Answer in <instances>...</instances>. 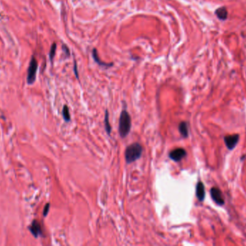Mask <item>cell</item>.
Here are the masks:
<instances>
[{"mask_svg":"<svg viewBox=\"0 0 246 246\" xmlns=\"http://www.w3.org/2000/svg\"><path fill=\"white\" fill-rule=\"evenodd\" d=\"M131 129V118L128 112L123 110L121 112L119 121V133L122 138H125L130 133Z\"/></svg>","mask_w":246,"mask_h":246,"instance_id":"1","label":"cell"},{"mask_svg":"<svg viewBox=\"0 0 246 246\" xmlns=\"http://www.w3.org/2000/svg\"><path fill=\"white\" fill-rule=\"evenodd\" d=\"M143 152V147L139 143H133L127 147L125 152V157L127 163L133 162L140 158Z\"/></svg>","mask_w":246,"mask_h":246,"instance_id":"2","label":"cell"},{"mask_svg":"<svg viewBox=\"0 0 246 246\" xmlns=\"http://www.w3.org/2000/svg\"><path fill=\"white\" fill-rule=\"evenodd\" d=\"M38 67V64L37 60L35 57H33L29 62V67H28L27 76V82L29 85H32L36 81Z\"/></svg>","mask_w":246,"mask_h":246,"instance_id":"3","label":"cell"},{"mask_svg":"<svg viewBox=\"0 0 246 246\" xmlns=\"http://www.w3.org/2000/svg\"><path fill=\"white\" fill-rule=\"evenodd\" d=\"M186 152L183 148H177L172 150L169 153V157L175 162H179L186 157Z\"/></svg>","mask_w":246,"mask_h":246,"instance_id":"4","label":"cell"},{"mask_svg":"<svg viewBox=\"0 0 246 246\" xmlns=\"http://www.w3.org/2000/svg\"><path fill=\"white\" fill-rule=\"evenodd\" d=\"M211 196L215 203L219 205H223L225 204V199L223 197V193L219 188H212L210 191Z\"/></svg>","mask_w":246,"mask_h":246,"instance_id":"5","label":"cell"},{"mask_svg":"<svg viewBox=\"0 0 246 246\" xmlns=\"http://www.w3.org/2000/svg\"><path fill=\"white\" fill-rule=\"evenodd\" d=\"M239 140V136L237 134L228 135L225 137V142L229 150H233L237 144Z\"/></svg>","mask_w":246,"mask_h":246,"instance_id":"6","label":"cell"},{"mask_svg":"<svg viewBox=\"0 0 246 246\" xmlns=\"http://www.w3.org/2000/svg\"><path fill=\"white\" fill-rule=\"evenodd\" d=\"M29 230L35 237H38L39 236L42 235V234H43L41 226L37 220H33L31 225L29 227Z\"/></svg>","mask_w":246,"mask_h":246,"instance_id":"7","label":"cell"},{"mask_svg":"<svg viewBox=\"0 0 246 246\" xmlns=\"http://www.w3.org/2000/svg\"><path fill=\"white\" fill-rule=\"evenodd\" d=\"M196 197L198 198L199 201H203L205 196V191L204 184L202 182H199L196 185Z\"/></svg>","mask_w":246,"mask_h":246,"instance_id":"8","label":"cell"},{"mask_svg":"<svg viewBox=\"0 0 246 246\" xmlns=\"http://www.w3.org/2000/svg\"><path fill=\"white\" fill-rule=\"evenodd\" d=\"M215 15L218 18V19L221 20H225L227 19L228 13H227V10L226 7H220L216 9Z\"/></svg>","mask_w":246,"mask_h":246,"instance_id":"9","label":"cell"},{"mask_svg":"<svg viewBox=\"0 0 246 246\" xmlns=\"http://www.w3.org/2000/svg\"><path fill=\"white\" fill-rule=\"evenodd\" d=\"M178 130L183 137H187L189 135V129H188V124L186 122L183 121L180 123L178 126Z\"/></svg>","mask_w":246,"mask_h":246,"instance_id":"10","label":"cell"},{"mask_svg":"<svg viewBox=\"0 0 246 246\" xmlns=\"http://www.w3.org/2000/svg\"><path fill=\"white\" fill-rule=\"evenodd\" d=\"M92 56H93L94 60L95 61V62L97 63L99 65L103 66V67H111V66L113 65V64H112V63L107 64V63H105V62H103V61H101L100 59H99V57H98V53H97V49H93V50H92Z\"/></svg>","mask_w":246,"mask_h":246,"instance_id":"11","label":"cell"},{"mask_svg":"<svg viewBox=\"0 0 246 246\" xmlns=\"http://www.w3.org/2000/svg\"><path fill=\"white\" fill-rule=\"evenodd\" d=\"M105 129H106V131L108 134H110L111 131H112V127L109 125V113H108V111H105Z\"/></svg>","mask_w":246,"mask_h":246,"instance_id":"12","label":"cell"},{"mask_svg":"<svg viewBox=\"0 0 246 246\" xmlns=\"http://www.w3.org/2000/svg\"><path fill=\"white\" fill-rule=\"evenodd\" d=\"M63 116H64V119L66 121H70L71 120V116H70L69 113V110H68V108L67 105H64V108H63Z\"/></svg>","mask_w":246,"mask_h":246,"instance_id":"13","label":"cell"},{"mask_svg":"<svg viewBox=\"0 0 246 246\" xmlns=\"http://www.w3.org/2000/svg\"><path fill=\"white\" fill-rule=\"evenodd\" d=\"M56 43H53L52 44L51 47H50V53H49V57H50V61H53V58H54L55 55H56Z\"/></svg>","mask_w":246,"mask_h":246,"instance_id":"14","label":"cell"},{"mask_svg":"<svg viewBox=\"0 0 246 246\" xmlns=\"http://www.w3.org/2000/svg\"><path fill=\"white\" fill-rule=\"evenodd\" d=\"M49 209H50V204H47L45 206L44 209H43V216L46 217L48 215L49 212Z\"/></svg>","mask_w":246,"mask_h":246,"instance_id":"15","label":"cell"},{"mask_svg":"<svg viewBox=\"0 0 246 246\" xmlns=\"http://www.w3.org/2000/svg\"><path fill=\"white\" fill-rule=\"evenodd\" d=\"M63 50L64 51V52H65V53H66L67 55H68V56H69V55H70L69 50H68V47H67L66 46H65V45H63Z\"/></svg>","mask_w":246,"mask_h":246,"instance_id":"16","label":"cell"},{"mask_svg":"<svg viewBox=\"0 0 246 246\" xmlns=\"http://www.w3.org/2000/svg\"><path fill=\"white\" fill-rule=\"evenodd\" d=\"M76 67H77V65H76V62H74V72H75V74H76V77H77V78H78V70H77V68H76Z\"/></svg>","mask_w":246,"mask_h":246,"instance_id":"17","label":"cell"}]
</instances>
